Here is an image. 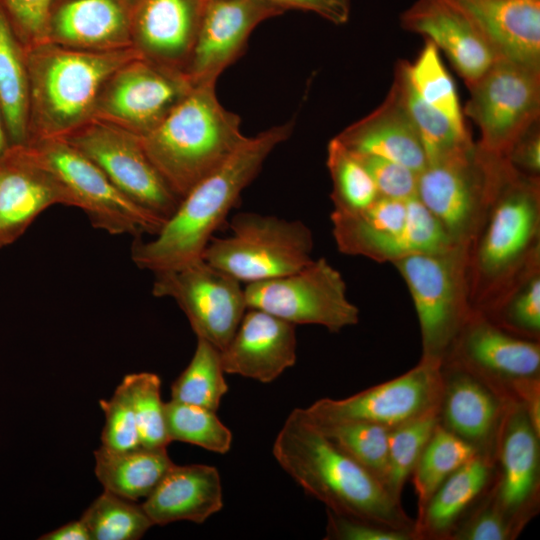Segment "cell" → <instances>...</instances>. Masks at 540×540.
I'll use <instances>...</instances> for the list:
<instances>
[{
    "mask_svg": "<svg viewBox=\"0 0 540 540\" xmlns=\"http://www.w3.org/2000/svg\"><path fill=\"white\" fill-rule=\"evenodd\" d=\"M80 519L92 540H137L154 525L142 505L106 490Z\"/></svg>",
    "mask_w": 540,
    "mask_h": 540,
    "instance_id": "38",
    "label": "cell"
},
{
    "mask_svg": "<svg viewBox=\"0 0 540 540\" xmlns=\"http://www.w3.org/2000/svg\"><path fill=\"white\" fill-rule=\"evenodd\" d=\"M293 129L294 121H288L246 137L224 163L180 200L153 239L135 238L131 258L137 267L157 273L201 259L213 233L225 221L242 191Z\"/></svg>",
    "mask_w": 540,
    "mask_h": 540,
    "instance_id": "1",
    "label": "cell"
},
{
    "mask_svg": "<svg viewBox=\"0 0 540 540\" xmlns=\"http://www.w3.org/2000/svg\"><path fill=\"white\" fill-rule=\"evenodd\" d=\"M355 155L371 176L380 196L399 200L416 196L418 174L410 168L384 157Z\"/></svg>",
    "mask_w": 540,
    "mask_h": 540,
    "instance_id": "44",
    "label": "cell"
},
{
    "mask_svg": "<svg viewBox=\"0 0 540 540\" xmlns=\"http://www.w3.org/2000/svg\"><path fill=\"white\" fill-rule=\"evenodd\" d=\"M130 0H54L45 41L81 50L133 47Z\"/></svg>",
    "mask_w": 540,
    "mask_h": 540,
    "instance_id": "24",
    "label": "cell"
},
{
    "mask_svg": "<svg viewBox=\"0 0 540 540\" xmlns=\"http://www.w3.org/2000/svg\"><path fill=\"white\" fill-rule=\"evenodd\" d=\"M192 87L185 72L137 56L104 82L92 119L142 137L156 128Z\"/></svg>",
    "mask_w": 540,
    "mask_h": 540,
    "instance_id": "14",
    "label": "cell"
},
{
    "mask_svg": "<svg viewBox=\"0 0 540 540\" xmlns=\"http://www.w3.org/2000/svg\"><path fill=\"white\" fill-rule=\"evenodd\" d=\"M206 0H135L131 42L155 63L185 72Z\"/></svg>",
    "mask_w": 540,
    "mask_h": 540,
    "instance_id": "21",
    "label": "cell"
},
{
    "mask_svg": "<svg viewBox=\"0 0 540 540\" xmlns=\"http://www.w3.org/2000/svg\"><path fill=\"white\" fill-rule=\"evenodd\" d=\"M122 381L129 392L141 445L146 448H166L171 441L167 433L159 376L149 372L133 373L126 375Z\"/></svg>",
    "mask_w": 540,
    "mask_h": 540,
    "instance_id": "41",
    "label": "cell"
},
{
    "mask_svg": "<svg viewBox=\"0 0 540 540\" xmlns=\"http://www.w3.org/2000/svg\"><path fill=\"white\" fill-rule=\"evenodd\" d=\"M477 454L475 447L438 424L411 474L418 512L444 480Z\"/></svg>",
    "mask_w": 540,
    "mask_h": 540,
    "instance_id": "33",
    "label": "cell"
},
{
    "mask_svg": "<svg viewBox=\"0 0 540 540\" xmlns=\"http://www.w3.org/2000/svg\"><path fill=\"white\" fill-rule=\"evenodd\" d=\"M295 325L247 308L233 337L220 351L225 373L262 383L277 379L296 363Z\"/></svg>",
    "mask_w": 540,
    "mask_h": 540,
    "instance_id": "23",
    "label": "cell"
},
{
    "mask_svg": "<svg viewBox=\"0 0 540 540\" xmlns=\"http://www.w3.org/2000/svg\"><path fill=\"white\" fill-rule=\"evenodd\" d=\"M282 10L300 9L314 12L327 21L342 25L350 16V0H268Z\"/></svg>",
    "mask_w": 540,
    "mask_h": 540,
    "instance_id": "47",
    "label": "cell"
},
{
    "mask_svg": "<svg viewBox=\"0 0 540 540\" xmlns=\"http://www.w3.org/2000/svg\"><path fill=\"white\" fill-rule=\"evenodd\" d=\"M478 313L513 335L540 341V265L525 272Z\"/></svg>",
    "mask_w": 540,
    "mask_h": 540,
    "instance_id": "32",
    "label": "cell"
},
{
    "mask_svg": "<svg viewBox=\"0 0 540 540\" xmlns=\"http://www.w3.org/2000/svg\"><path fill=\"white\" fill-rule=\"evenodd\" d=\"M400 25L441 49L467 87L498 60L471 21L446 0H416L400 15Z\"/></svg>",
    "mask_w": 540,
    "mask_h": 540,
    "instance_id": "22",
    "label": "cell"
},
{
    "mask_svg": "<svg viewBox=\"0 0 540 540\" xmlns=\"http://www.w3.org/2000/svg\"><path fill=\"white\" fill-rule=\"evenodd\" d=\"M438 424L435 409L389 430L384 485L396 500L400 501L403 486Z\"/></svg>",
    "mask_w": 540,
    "mask_h": 540,
    "instance_id": "37",
    "label": "cell"
},
{
    "mask_svg": "<svg viewBox=\"0 0 540 540\" xmlns=\"http://www.w3.org/2000/svg\"><path fill=\"white\" fill-rule=\"evenodd\" d=\"M134 1H135V0H130V2L132 3V5H133Z\"/></svg>",
    "mask_w": 540,
    "mask_h": 540,
    "instance_id": "51",
    "label": "cell"
},
{
    "mask_svg": "<svg viewBox=\"0 0 540 540\" xmlns=\"http://www.w3.org/2000/svg\"><path fill=\"white\" fill-rule=\"evenodd\" d=\"M442 363L421 358L404 374L344 399L323 398L304 411L316 425L363 422L389 430L439 408Z\"/></svg>",
    "mask_w": 540,
    "mask_h": 540,
    "instance_id": "12",
    "label": "cell"
},
{
    "mask_svg": "<svg viewBox=\"0 0 540 540\" xmlns=\"http://www.w3.org/2000/svg\"><path fill=\"white\" fill-rule=\"evenodd\" d=\"M28 109L25 47L0 5V110L10 146L27 143Z\"/></svg>",
    "mask_w": 540,
    "mask_h": 540,
    "instance_id": "30",
    "label": "cell"
},
{
    "mask_svg": "<svg viewBox=\"0 0 540 540\" xmlns=\"http://www.w3.org/2000/svg\"><path fill=\"white\" fill-rule=\"evenodd\" d=\"M220 350L197 338L191 361L171 386V399L216 411L228 391Z\"/></svg>",
    "mask_w": 540,
    "mask_h": 540,
    "instance_id": "35",
    "label": "cell"
},
{
    "mask_svg": "<svg viewBox=\"0 0 540 540\" xmlns=\"http://www.w3.org/2000/svg\"><path fill=\"white\" fill-rule=\"evenodd\" d=\"M335 138L354 154L384 157L417 174L427 165L419 134L393 85L380 106Z\"/></svg>",
    "mask_w": 540,
    "mask_h": 540,
    "instance_id": "26",
    "label": "cell"
},
{
    "mask_svg": "<svg viewBox=\"0 0 540 540\" xmlns=\"http://www.w3.org/2000/svg\"><path fill=\"white\" fill-rule=\"evenodd\" d=\"M245 138L240 117L219 102L215 82H204L193 85L141 141L166 184L182 199Z\"/></svg>",
    "mask_w": 540,
    "mask_h": 540,
    "instance_id": "5",
    "label": "cell"
},
{
    "mask_svg": "<svg viewBox=\"0 0 540 540\" xmlns=\"http://www.w3.org/2000/svg\"><path fill=\"white\" fill-rule=\"evenodd\" d=\"M407 78L416 93L444 114L461 132L468 130L458 93L444 66L437 46L425 38V45L413 63L403 61Z\"/></svg>",
    "mask_w": 540,
    "mask_h": 540,
    "instance_id": "34",
    "label": "cell"
},
{
    "mask_svg": "<svg viewBox=\"0 0 540 540\" xmlns=\"http://www.w3.org/2000/svg\"><path fill=\"white\" fill-rule=\"evenodd\" d=\"M446 1L471 21L498 60L540 68V1Z\"/></svg>",
    "mask_w": 540,
    "mask_h": 540,
    "instance_id": "25",
    "label": "cell"
},
{
    "mask_svg": "<svg viewBox=\"0 0 540 540\" xmlns=\"http://www.w3.org/2000/svg\"><path fill=\"white\" fill-rule=\"evenodd\" d=\"M284 10L268 0H206L185 69L193 85L215 82L244 51L251 32Z\"/></svg>",
    "mask_w": 540,
    "mask_h": 540,
    "instance_id": "18",
    "label": "cell"
},
{
    "mask_svg": "<svg viewBox=\"0 0 540 540\" xmlns=\"http://www.w3.org/2000/svg\"><path fill=\"white\" fill-rule=\"evenodd\" d=\"M509 163L519 172L533 177L540 176V133L533 126L512 148Z\"/></svg>",
    "mask_w": 540,
    "mask_h": 540,
    "instance_id": "48",
    "label": "cell"
},
{
    "mask_svg": "<svg viewBox=\"0 0 540 540\" xmlns=\"http://www.w3.org/2000/svg\"><path fill=\"white\" fill-rule=\"evenodd\" d=\"M468 245L414 254L392 264L405 281L418 317L423 359L442 363L474 312L469 295Z\"/></svg>",
    "mask_w": 540,
    "mask_h": 540,
    "instance_id": "6",
    "label": "cell"
},
{
    "mask_svg": "<svg viewBox=\"0 0 540 540\" xmlns=\"http://www.w3.org/2000/svg\"><path fill=\"white\" fill-rule=\"evenodd\" d=\"M316 426L334 444L384 484L387 472L388 428L363 422Z\"/></svg>",
    "mask_w": 540,
    "mask_h": 540,
    "instance_id": "40",
    "label": "cell"
},
{
    "mask_svg": "<svg viewBox=\"0 0 540 540\" xmlns=\"http://www.w3.org/2000/svg\"><path fill=\"white\" fill-rule=\"evenodd\" d=\"M137 56L141 55L134 47L81 50L47 41L25 47L29 81L27 143L63 138L90 121L104 82Z\"/></svg>",
    "mask_w": 540,
    "mask_h": 540,
    "instance_id": "4",
    "label": "cell"
},
{
    "mask_svg": "<svg viewBox=\"0 0 540 540\" xmlns=\"http://www.w3.org/2000/svg\"><path fill=\"white\" fill-rule=\"evenodd\" d=\"M154 275L153 295L174 299L197 338L222 351L247 310L241 282L203 258Z\"/></svg>",
    "mask_w": 540,
    "mask_h": 540,
    "instance_id": "15",
    "label": "cell"
},
{
    "mask_svg": "<svg viewBox=\"0 0 540 540\" xmlns=\"http://www.w3.org/2000/svg\"><path fill=\"white\" fill-rule=\"evenodd\" d=\"M25 145L61 182L73 207L81 209L95 228L140 238L154 236L165 223L120 192L96 164L65 139H39Z\"/></svg>",
    "mask_w": 540,
    "mask_h": 540,
    "instance_id": "9",
    "label": "cell"
},
{
    "mask_svg": "<svg viewBox=\"0 0 540 540\" xmlns=\"http://www.w3.org/2000/svg\"><path fill=\"white\" fill-rule=\"evenodd\" d=\"M94 456L104 490L132 501L147 497L174 465L166 448L113 451L100 446Z\"/></svg>",
    "mask_w": 540,
    "mask_h": 540,
    "instance_id": "29",
    "label": "cell"
},
{
    "mask_svg": "<svg viewBox=\"0 0 540 540\" xmlns=\"http://www.w3.org/2000/svg\"><path fill=\"white\" fill-rule=\"evenodd\" d=\"M326 163L332 180L333 211L359 213L380 196L371 176L356 155L335 137L328 143Z\"/></svg>",
    "mask_w": 540,
    "mask_h": 540,
    "instance_id": "36",
    "label": "cell"
},
{
    "mask_svg": "<svg viewBox=\"0 0 540 540\" xmlns=\"http://www.w3.org/2000/svg\"><path fill=\"white\" fill-rule=\"evenodd\" d=\"M325 539L332 540H415V532L335 513L326 509Z\"/></svg>",
    "mask_w": 540,
    "mask_h": 540,
    "instance_id": "46",
    "label": "cell"
},
{
    "mask_svg": "<svg viewBox=\"0 0 540 540\" xmlns=\"http://www.w3.org/2000/svg\"><path fill=\"white\" fill-rule=\"evenodd\" d=\"M105 414L101 435L103 447L113 451H128L141 447L137 422L128 389L122 381L109 400H100Z\"/></svg>",
    "mask_w": 540,
    "mask_h": 540,
    "instance_id": "42",
    "label": "cell"
},
{
    "mask_svg": "<svg viewBox=\"0 0 540 540\" xmlns=\"http://www.w3.org/2000/svg\"><path fill=\"white\" fill-rule=\"evenodd\" d=\"M540 435L524 407L508 405L495 449V472L488 493L521 530L538 511L540 491Z\"/></svg>",
    "mask_w": 540,
    "mask_h": 540,
    "instance_id": "17",
    "label": "cell"
},
{
    "mask_svg": "<svg viewBox=\"0 0 540 540\" xmlns=\"http://www.w3.org/2000/svg\"><path fill=\"white\" fill-rule=\"evenodd\" d=\"M9 142L5 133L3 120H2V114L0 110V158L3 156V154L6 152V150L9 148Z\"/></svg>",
    "mask_w": 540,
    "mask_h": 540,
    "instance_id": "50",
    "label": "cell"
},
{
    "mask_svg": "<svg viewBox=\"0 0 540 540\" xmlns=\"http://www.w3.org/2000/svg\"><path fill=\"white\" fill-rule=\"evenodd\" d=\"M495 474V459L477 454L436 489L415 520L417 539H449L486 494Z\"/></svg>",
    "mask_w": 540,
    "mask_h": 540,
    "instance_id": "28",
    "label": "cell"
},
{
    "mask_svg": "<svg viewBox=\"0 0 540 540\" xmlns=\"http://www.w3.org/2000/svg\"><path fill=\"white\" fill-rule=\"evenodd\" d=\"M53 1L0 0V5L24 47L45 41L47 20Z\"/></svg>",
    "mask_w": 540,
    "mask_h": 540,
    "instance_id": "45",
    "label": "cell"
},
{
    "mask_svg": "<svg viewBox=\"0 0 540 540\" xmlns=\"http://www.w3.org/2000/svg\"><path fill=\"white\" fill-rule=\"evenodd\" d=\"M439 425L495 459L502 419L510 402L485 382L453 365H441Z\"/></svg>",
    "mask_w": 540,
    "mask_h": 540,
    "instance_id": "20",
    "label": "cell"
},
{
    "mask_svg": "<svg viewBox=\"0 0 540 540\" xmlns=\"http://www.w3.org/2000/svg\"><path fill=\"white\" fill-rule=\"evenodd\" d=\"M509 164L474 143L427 163L418 174L416 196L453 244L469 245Z\"/></svg>",
    "mask_w": 540,
    "mask_h": 540,
    "instance_id": "8",
    "label": "cell"
},
{
    "mask_svg": "<svg viewBox=\"0 0 540 540\" xmlns=\"http://www.w3.org/2000/svg\"><path fill=\"white\" fill-rule=\"evenodd\" d=\"M272 453L283 470L328 510L415 532V520L405 513L401 502L334 444L304 409L296 408L288 415Z\"/></svg>",
    "mask_w": 540,
    "mask_h": 540,
    "instance_id": "2",
    "label": "cell"
},
{
    "mask_svg": "<svg viewBox=\"0 0 540 540\" xmlns=\"http://www.w3.org/2000/svg\"><path fill=\"white\" fill-rule=\"evenodd\" d=\"M230 228L231 235L210 240L202 258L239 282L285 276L314 260L313 235L301 221L240 212Z\"/></svg>",
    "mask_w": 540,
    "mask_h": 540,
    "instance_id": "7",
    "label": "cell"
},
{
    "mask_svg": "<svg viewBox=\"0 0 540 540\" xmlns=\"http://www.w3.org/2000/svg\"><path fill=\"white\" fill-rule=\"evenodd\" d=\"M247 308L270 313L291 324H314L339 332L359 322V309L347 297L338 270L319 258L291 274L250 283Z\"/></svg>",
    "mask_w": 540,
    "mask_h": 540,
    "instance_id": "11",
    "label": "cell"
},
{
    "mask_svg": "<svg viewBox=\"0 0 540 540\" xmlns=\"http://www.w3.org/2000/svg\"><path fill=\"white\" fill-rule=\"evenodd\" d=\"M535 1H540V0H535Z\"/></svg>",
    "mask_w": 540,
    "mask_h": 540,
    "instance_id": "52",
    "label": "cell"
},
{
    "mask_svg": "<svg viewBox=\"0 0 540 540\" xmlns=\"http://www.w3.org/2000/svg\"><path fill=\"white\" fill-rule=\"evenodd\" d=\"M540 265V178L506 168L468 245L473 311L483 312L515 280Z\"/></svg>",
    "mask_w": 540,
    "mask_h": 540,
    "instance_id": "3",
    "label": "cell"
},
{
    "mask_svg": "<svg viewBox=\"0 0 540 540\" xmlns=\"http://www.w3.org/2000/svg\"><path fill=\"white\" fill-rule=\"evenodd\" d=\"M215 412L171 399L165 403L170 441L193 444L218 454L227 453L231 449L232 433Z\"/></svg>",
    "mask_w": 540,
    "mask_h": 540,
    "instance_id": "39",
    "label": "cell"
},
{
    "mask_svg": "<svg viewBox=\"0 0 540 540\" xmlns=\"http://www.w3.org/2000/svg\"><path fill=\"white\" fill-rule=\"evenodd\" d=\"M521 529L494 503L488 491L451 533L450 540H511Z\"/></svg>",
    "mask_w": 540,
    "mask_h": 540,
    "instance_id": "43",
    "label": "cell"
},
{
    "mask_svg": "<svg viewBox=\"0 0 540 540\" xmlns=\"http://www.w3.org/2000/svg\"><path fill=\"white\" fill-rule=\"evenodd\" d=\"M88 157L126 197L165 221L180 198L169 188L148 157L141 136L91 119L63 137Z\"/></svg>",
    "mask_w": 540,
    "mask_h": 540,
    "instance_id": "13",
    "label": "cell"
},
{
    "mask_svg": "<svg viewBox=\"0 0 540 540\" xmlns=\"http://www.w3.org/2000/svg\"><path fill=\"white\" fill-rule=\"evenodd\" d=\"M468 88L463 114L480 130L477 147L508 160L514 145L538 122L540 68L499 59Z\"/></svg>",
    "mask_w": 540,
    "mask_h": 540,
    "instance_id": "10",
    "label": "cell"
},
{
    "mask_svg": "<svg viewBox=\"0 0 540 540\" xmlns=\"http://www.w3.org/2000/svg\"><path fill=\"white\" fill-rule=\"evenodd\" d=\"M442 363L471 373L515 401L523 383L540 378V341L513 335L474 311Z\"/></svg>",
    "mask_w": 540,
    "mask_h": 540,
    "instance_id": "16",
    "label": "cell"
},
{
    "mask_svg": "<svg viewBox=\"0 0 540 540\" xmlns=\"http://www.w3.org/2000/svg\"><path fill=\"white\" fill-rule=\"evenodd\" d=\"M40 540H92L85 523L79 519L71 521L41 537Z\"/></svg>",
    "mask_w": 540,
    "mask_h": 540,
    "instance_id": "49",
    "label": "cell"
},
{
    "mask_svg": "<svg viewBox=\"0 0 540 540\" xmlns=\"http://www.w3.org/2000/svg\"><path fill=\"white\" fill-rule=\"evenodd\" d=\"M408 111L425 150L427 163L474 144L469 132L458 130L440 111L426 103L411 86L403 61H399L392 84Z\"/></svg>",
    "mask_w": 540,
    "mask_h": 540,
    "instance_id": "31",
    "label": "cell"
},
{
    "mask_svg": "<svg viewBox=\"0 0 540 540\" xmlns=\"http://www.w3.org/2000/svg\"><path fill=\"white\" fill-rule=\"evenodd\" d=\"M154 525L176 521L203 523L223 507V491L216 467L173 465L142 504Z\"/></svg>",
    "mask_w": 540,
    "mask_h": 540,
    "instance_id": "27",
    "label": "cell"
},
{
    "mask_svg": "<svg viewBox=\"0 0 540 540\" xmlns=\"http://www.w3.org/2000/svg\"><path fill=\"white\" fill-rule=\"evenodd\" d=\"M73 206L61 182L26 145H12L0 158V247L16 241L53 205Z\"/></svg>",
    "mask_w": 540,
    "mask_h": 540,
    "instance_id": "19",
    "label": "cell"
}]
</instances>
